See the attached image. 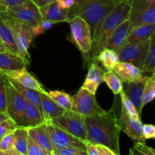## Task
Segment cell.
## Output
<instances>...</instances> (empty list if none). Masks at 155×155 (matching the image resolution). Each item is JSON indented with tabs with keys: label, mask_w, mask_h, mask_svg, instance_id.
<instances>
[{
	"label": "cell",
	"mask_w": 155,
	"mask_h": 155,
	"mask_svg": "<svg viewBox=\"0 0 155 155\" xmlns=\"http://www.w3.org/2000/svg\"><path fill=\"white\" fill-rule=\"evenodd\" d=\"M86 140L108 147L116 155L120 154L119 120L113 109L103 114L86 117Z\"/></svg>",
	"instance_id": "obj_1"
},
{
	"label": "cell",
	"mask_w": 155,
	"mask_h": 155,
	"mask_svg": "<svg viewBox=\"0 0 155 155\" xmlns=\"http://www.w3.org/2000/svg\"><path fill=\"white\" fill-rule=\"evenodd\" d=\"M131 4L132 0L121 2L105 17L98 31L92 37V48L89 52V58L91 61L96 60L97 56L104 48V44L110 33L124 21L129 19Z\"/></svg>",
	"instance_id": "obj_2"
},
{
	"label": "cell",
	"mask_w": 155,
	"mask_h": 155,
	"mask_svg": "<svg viewBox=\"0 0 155 155\" xmlns=\"http://www.w3.org/2000/svg\"><path fill=\"white\" fill-rule=\"evenodd\" d=\"M117 5L114 0H77L70 11L72 18L80 16L89 24L93 37L105 17Z\"/></svg>",
	"instance_id": "obj_3"
},
{
	"label": "cell",
	"mask_w": 155,
	"mask_h": 155,
	"mask_svg": "<svg viewBox=\"0 0 155 155\" xmlns=\"http://www.w3.org/2000/svg\"><path fill=\"white\" fill-rule=\"evenodd\" d=\"M5 7L0 6V15L13 34L17 52L21 57L30 62L28 49L33 39L31 27L9 16L5 12Z\"/></svg>",
	"instance_id": "obj_4"
},
{
	"label": "cell",
	"mask_w": 155,
	"mask_h": 155,
	"mask_svg": "<svg viewBox=\"0 0 155 155\" xmlns=\"http://www.w3.org/2000/svg\"><path fill=\"white\" fill-rule=\"evenodd\" d=\"M6 104L8 116L18 127H27L25 111L27 101L6 77Z\"/></svg>",
	"instance_id": "obj_5"
},
{
	"label": "cell",
	"mask_w": 155,
	"mask_h": 155,
	"mask_svg": "<svg viewBox=\"0 0 155 155\" xmlns=\"http://www.w3.org/2000/svg\"><path fill=\"white\" fill-rule=\"evenodd\" d=\"M71 110L86 117L103 114L106 112L98 104L95 94L83 88H80L78 92L72 96Z\"/></svg>",
	"instance_id": "obj_6"
},
{
	"label": "cell",
	"mask_w": 155,
	"mask_h": 155,
	"mask_svg": "<svg viewBox=\"0 0 155 155\" xmlns=\"http://www.w3.org/2000/svg\"><path fill=\"white\" fill-rule=\"evenodd\" d=\"M73 42L84 54H89L92 48V37L90 27L83 18L74 16L68 21Z\"/></svg>",
	"instance_id": "obj_7"
},
{
	"label": "cell",
	"mask_w": 155,
	"mask_h": 155,
	"mask_svg": "<svg viewBox=\"0 0 155 155\" xmlns=\"http://www.w3.org/2000/svg\"><path fill=\"white\" fill-rule=\"evenodd\" d=\"M54 124L83 141L86 140V117L72 110H65L61 116L52 120Z\"/></svg>",
	"instance_id": "obj_8"
},
{
	"label": "cell",
	"mask_w": 155,
	"mask_h": 155,
	"mask_svg": "<svg viewBox=\"0 0 155 155\" xmlns=\"http://www.w3.org/2000/svg\"><path fill=\"white\" fill-rule=\"evenodd\" d=\"M45 124L54 148L74 147L86 151L85 141L81 140L74 135L71 134L54 124L51 120H45Z\"/></svg>",
	"instance_id": "obj_9"
},
{
	"label": "cell",
	"mask_w": 155,
	"mask_h": 155,
	"mask_svg": "<svg viewBox=\"0 0 155 155\" xmlns=\"http://www.w3.org/2000/svg\"><path fill=\"white\" fill-rule=\"evenodd\" d=\"M149 42L150 39L136 44L124 42L115 50L118 54L120 61L130 62L142 69L148 54Z\"/></svg>",
	"instance_id": "obj_10"
},
{
	"label": "cell",
	"mask_w": 155,
	"mask_h": 155,
	"mask_svg": "<svg viewBox=\"0 0 155 155\" xmlns=\"http://www.w3.org/2000/svg\"><path fill=\"white\" fill-rule=\"evenodd\" d=\"M5 12L14 19L30 27L42 21L39 7L32 0L18 5L5 7Z\"/></svg>",
	"instance_id": "obj_11"
},
{
	"label": "cell",
	"mask_w": 155,
	"mask_h": 155,
	"mask_svg": "<svg viewBox=\"0 0 155 155\" xmlns=\"http://www.w3.org/2000/svg\"><path fill=\"white\" fill-rule=\"evenodd\" d=\"M129 21L130 27L155 24V0H132Z\"/></svg>",
	"instance_id": "obj_12"
},
{
	"label": "cell",
	"mask_w": 155,
	"mask_h": 155,
	"mask_svg": "<svg viewBox=\"0 0 155 155\" xmlns=\"http://www.w3.org/2000/svg\"><path fill=\"white\" fill-rule=\"evenodd\" d=\"M119 125L121 130L124 132L134 142H145L142 134L143 124L141 120L132 118L126 113L124 109L121 107L120 116L118 118Z\"/></svg>",
	"instance_id": "obj_13"
},
{
	"label": "cell",
	"mask_w": 155,
	"mask_h": 155,
	"mask_svg": "<svg viewBox=\"0 0 155 155\" xmlns=\"http://www.w3.org/2000/svg\"><path fill=\"white\" fill-rule=\"evenodd\" d=\"M39 12L42 20L60 23L68 22L72 18L70 9H64L60 7L56 0H53L45 5L39 7Z\"/></svg>",
	"instance_id": "obj_14"
},
{
	"label": "cell",
	"mask_w": 155,
	"mask_h": 155,
	"mask_svg": "<svg viewBox=\"0 0 155 155\" xmlns=\"http://www.w3.org/2000/svg\"><path fill=\"white\" fill-rule=\"evenodd\" d=\"M114 71L123 83L144 82L147 78L146 76L143 74L141 68L130 62L120 61L115 66Z\"/></svg>",
	"instance_id": "obj_15"
},
{
	"label": "cell",
	"mask_w": 155,
	"mask_h": 155,
	"mask_svg": "<svg viewBox=\"0 0 155 155\" xmlns=\"http://www.w3.org/2000/svg\"><path fill=\"white\" fill-rule=\"evenodd\" d=\"M7 78L18 82L19 84L28 89H33L37 92H42L45 90L42 85L29 72L27 68H23L16 71L2 72Z\"/></svg>",
	"instance_id": "obj_16"
},
{
	"label": "cell",
	"mask_w": 155,
	"mask_h": 155,
	"mask_svg": "<svg viewBox=\"0 0 155 155\" xmlns=\"http://www.w3.org/2000/svg\"><path fill=\"white\" fill-rule=\"evenodd\" d=\"M104 73V69L98 64L96 60L92 61L84 83L81 88L86 89L95 95L98 86L104 82L103 80Z\"/></svg>",
	"instance_id": "obj_17"
},
{
	"label": "cell",
	"mask_w": 155,
	"mask_h": 155,
	"mask_svg": "<svg viewBox=\"0 0 155 155\" xmlns=\"http://www.w3.org/2000/svg\"><path fill=\"white\" fill-rule=\"evenodd\" d=\"M130 30V22L129 19H127L110 33L104 44V48L116 50L126 42Z\"/></svg>",
	"instance_id": "obj_18"
},
{
	"label": "cell",
	"mask_w": 155,
	"mask_h": 155,
	"mask_svg": "<svg viewBox=\"0 0 155 155\" xmlns=\"http://www.w3.org/2000/svg\"><path fill=\"white\" fill-rule=\"evenodd\" d=\"M41 107L45 120H48L61 116L65 110L58 105L48 95L47 91L39 92Z\"/></svg>",
	"instance_id": "obj_19"
},
{
	"label": "cell",
	"mask_w": 155,
	"mask_h": 155,
	"mask_svg": "<svg viewBox=\"0 0 155 155\" xmlns=\"http://www.w3.org/2000/svg\"><path fill=\"white\" fill-rule=\"evenodd\" d=\"M30 62L18 54L11 51H0V71H16L25 68Z\"/></svg>",
	"instance_id": "obj_20"
},
{
	"label": "cell",
	"mask_w": 155,
	"mask_h": 155,
	"mask_svg": "<svg viewBox=\"0 0 155 155\" xmlns=\"http://www.w3.org/2000/svg\"><path fill=\"white\" fill-rule=\"evenodd\" d=\"M124 92L130 101L133 103L136 108L137 109L139 115L141 116L143 109V89L145 81L144 82H132V83H124Z\"/></svg>",
	"instance_id": "obj_21"
},
{
	"label": "cell",
	"mask_w": 155,
	"mask_h": 155,
	"mask_svg": "<svg viewBox=\"0 0 155 155\" xmlns=\"http://www.w3.org/2000/svg\"><path fill=\"white\" fill-rule=\"evenodd\" d=\"M28 135L32 139L39 144L43 149L48 151L50 155H52V151L54 150L51 141L50 139L48 130H47L45 124H41L35 127L27 128Z\"/></svg>",
	"instance_id": "obj_22"
},
{
	"label": "cell",
	"mask_w": 155,
	"mask_h": 155,
	"mask_svg": "<svg viewBox=\"0 0 155 155\" xmlns=\"http://www.w3.org/2000/svg\"><path fill=\"white\" fill-rule=\"evenodd\" d=\"M155 32V24H144L131 29L125 42L131 44L139 43L150 39Z\"/></svg>",
	"instance_id": "obj_23"
},
{
	"label": "cell",
	"mask_w": 155,
	"mask_h": 155,
	"mask_svg": "<svg viewBox=\"0 0 155 155\" xmlns=\"http://www.w3.org/2000/svg\"><path fill=\"white\" fill-rule=\"evenodd\" d=\"M14 148L18 155H27L28 143L27 127H18L13 132Z\"/></svg>",
	"instance_id": "obj_24"
},
{
	"label": "cell",
	"mask_w": 155,
	"mask_h": 155,
	"mask_svg": "<svg viewBox=\"0 0 155 155\" xmlns=\"http://www.w3.org/2000/svg\"><path fill=\"white\" fill-rule=\"evenodd\" d=\"M96 61H99L107 71H114L115 66L120 62L116 51L107 48H104L100 51L97 56Z\"/></svg>",
	"instance_id": "obj_25"
},
{
	"label": "cell",
	"mask_w": 155,
	"mask_h": 155,
	"mask_svg": "<svg viewBox=\"0 0 155 155\" xmlns=\"http://www.w3.org/2000/svg\"><path fill=\"white\" fill-rule=\"evenodd\" d=\"M25 120L27 128L35 127L45 123L43 114L34 104L27 102L25 111Z\"/></svg>",
	"instance_id": "obj_26"
},
{
	"label": "cell",
	"mask_w": 155,
	"mask_h": 155,
	"mask_svg": "<svg viewBox=\"0 0 155 155\" xmlns=\"http://www.w3.org/2000/svg\"><path fill=\"white\" fill-rule=\"evenodd\" d=\"M8 80L11 82V83L15 86V89H16L17 90H18V92L26 98L27 102L31 103V104L36 105L42 113V107H41L40 98H39V92H37V91L33 90V89L24 87V86L19 84L18 82L15 81V80H10V79H8Z\"/></svg>",
	"instance_id": "obj_27"
},
{
	"label": "cell",
	"mask_w": 155,
	"mask_h": 155,
	"mask_svg": "<svg viewBox=\"0 0 155 155\" xmlns=\"http://www.w3.org/2000/svg\"><path fill=\"white\" fill-rule=\"evenodd\" d=\"M0 41L9 51L18 54L13 34L0 15Z\"/></svg>",
	"instance_id": "obj_28"
},
{
	"label": "cell",
	"mask_w": 155,
	"mask_h": 155,
	"mask_svg": "<svg viewBox=\"0 0 155 155\" xmlns=\"http://www.w3.org/2000/svg\"><path fill=\"white\" fill-rule=\"evenodd\" d=\"M103 80L114 95H118L123 91L124 85L122 80L114 71H104L103 74Z\"/></svg>",
	"instance_id": "obj_29"
},
{
	"label": "cell",
	"mask_w": 155,
	"mask_h": 155,
	"mask_svg": "<svg viewBox=\"0 0 155 155\" xmlns=\"http://www.w3.org/2000/svg\"><path fill=\"white\" fill-rule=\"evenodd\" d=\"M141 70L143 74L145 73H149L151 74H155V32L150 37L148 54L145 64Z\"/></svg>",
	"instance_id": "obj_30"
},
{
	"label": "cell",
	"mask_w": 155,
	"mask_h": 155,
	"mask_svg": "<svg viewBox=\"0 0 155 155\" xmlns=\"http://www.w3.org/2000/svg\"><path fill=\"white\" fill-rule=\"evenodd\" d=\"M49 96L64 110H71L72 106V97L69 94L62 91H50Z\"/></svg>",
	"instance_id": "obj_31"
},
{
	"label": "cell",
	"mask_w": 155,
	"mask_h": 155,
	"mask_svg": "<svg viewBox=\"0 0 155 155\" xmlns=\"http://www.w3.org/2000/svg\"><path fill=\"white\" fill-rule=\"evenodd\" d=\"M155 98V78L152 76L147 77L143 89V107L151 102Z\"/></svg>",
	"instance_id": "obj_32"
},
{
	"label": "cell",
	"mask_w": 155,
	"mask_h": 155,
	"mask_svg": "<svg viewBox=\"0 0 155 155\" xmlns=\"http://www.w3.org/2000/svg\"><path fill=\"white\" fill-rule=\"evenodd\" d=\"M121 98V102H122V107L124 109L126 113L132 118L136 120H140V115L138 112L137 109L136 108L133 103L130 100V98L127 96L124 90L120 93Z\"/></svg>",
	"instance_id": "obj_33"
},
{
	"label": "cell",
	"mask_w": 155,
	"mask_h": 155,
	"mask_svg": "<svg viewBox=\"0 0 155 155\" xmlns=\"http://www.w3.org/2000/svg\"><path fill=\"white\" fill-rule=\"evenodd\" d=\"M130 154L133 155L145 154L155 155V149L148 146L145 142H136L130 151Z\"/></svg>",
	"instance_id": "obj_34"
},
{
	"label": "cell",
	"mask_w": 155,
	"mask_h": 155,
	"mask_svg": "<svg viewBox=\"0 0 155 155\" xmlns=\"http://www.w3.org/2000/svg\"><path fill=\"white\" fill-rule=\"evenodd\" d=\"M0 111H7L6 104V77L1 72L0 74Z\"/></svg>",
	"instance_id": "obj_35"
},
{
	"label": "cell",
	"mask_w": 155,
	"mask_h": 155,
	"mask_svg": "<svg viewBox=\"0 0 155 155\" xmlns=\"http://www.w3.org/2000/svg\"><path fill=\"white\" fill-rule=\"evenodd\" d=\"M16 123L14 120L9 117L0 124V140L6 135L13 133L15 129L18 127Z\"/></svg>",
	"instance_id": "obj_36"
},
{
	"label": "cell",
	"mask_w": 155,
	"mask_h": 155,
	"mask_svg": "<svg viewBox=\"0 0 155 155\" xmlns=\"http://www.w3.org/2000/svg\"><path fill=\"white\" fill-rule=\"evenodd\" d=\"M27 155H50L48 151L42 148L39 144L36 143L28 135V143H27Z\"/></svg>",
	"instance_id": "obj_37"
},
{
	"label": "cell",
	"mask_w": 155,
	"mask_h": 155,
	"mask_svg": "<svg viewBox=\"0 0 155 155\" xmlns=\"http://www.w3.org/2000/svg\"><path fill=\"white\" fill-rule=\"evenodd\" d=\"M54 22L46 21V20H42V21H40V22L38 23L37 24H36V25H34L33 27H31L33 37L39 36V35L42 34V33H45L47 30H50V29L54 26Z\"/></svg>",
	"instance_id": "obj_38"
},
{
	"label": "cell",
	"mask_w": 155,
	"mask_h": 155,
	"mask_svg": "<svg viewBox=\"0 0 155 155\" xmlns=\"http://www.w3.org/2000/svg\"><path fill=\"white\" fill-rule=\"evenodd\" d=\"M52 155H87V154L85 151L74 147H64L54 148Z\"/></svg>",
	"instance_id": "obj_39"
},
{
	"label": "cell",
	"mask_w": 155,
	"mask_h": 155,
	"mask_svg": "<svg viewBox=\"0 0 155 155\" xmlns=\"http://www.w3.org/2000/svg\"><path fill=\"white\" fill-rule=\"evenodd\" d=\"M142 134L145 140L155 139V126L153 124H143L142 126Z\"/></svg>",
	"instance_id": "obj_40"
},
{
	"label": "cell",
	"mask_w": 155,
	"mask_h": 155,
	"mask_svg": "<svg viewBox=\"0 0 155 155\" xmlns=\"http://www.w3.org/2000/svg\"><path fill=\"white\" fill-rule=\"evenodd\" d=\"M85 145H86V151L87 155H98L95 144L88 142V141H85Z\"/></svg>",
	"instance_id": "obj_41"
},
{
	"label": "cell",
	"mask_w": 155,
	"mask_h": 155,
	"mask_svg": "<svg viewBox=\"0 0 155 155\" xmlns=\"http://www.w3.org/2000/svg\"><path fill=\"white\" fill-rule=\"evenodd\" d=\"M59 6L62 8L71 9L77 3V0H56Z\"/></svg>",
	"instance_id": "obj_42"
},
{
	"label": "cell",
	"mask_w": 155,
	"mask_h": 155,
	"mask_svg": "<svg viewBox=\"0 0 155 155\" xmlns=\"http://www.w3.org/2000/svg\"><path fill=\"white\" fill-rule=\"evenodd\" d=\"M98 155H116L113 151L110 149L108 147L104 145H96Z\"/></svg>",
	"instance_id": "obj_43"
},
{
	"label": "cell",
	"mask_w": 155,
	"mask_h": 155,
	"mask_svg": "<svg viewBox=\"0 0 155 155\" xmlns=\"http://www.w3.org/2000/svg\"><path fill=\"white\" fill-rule=\"evenodd\" d=\"M4 2L5 7H10V6L18 5L24 3L27 0H2Z\"/></svg>",
	"instance_id": "obj_44"
},
{
	"label": "cell",
	"mask_w": 155,
	"mask_h": 155,
	"mask_svg": "<svg viewBox=\"0 0 155 155\" xmlns=\"http://www.w3.org/2000/svg\"><path fill=\"white\" fill-rule=\"evenodd\" d=\"M38 7H42V6L48 4L49 2H52L53 0H32Z\"/></svg>",
	"instance_id": "obj_45"
},
{
	"label": "cell",
	"mask_w": 155,
	"mask_h": 155,
	"mask_svg": "<svg viewBox=\"0 0 155 155\" xmlns=\"http://www.w3.org/2000/svg\"><path fill=\"white\" fill-rule=\"evenodd\" d=\"M10 117L8 116L7 113H5V112H1L0 111V124L2 122H3L4 120H7L8 118H9Z\"/></svg>",
	"instance_id": "obj_46"
},
{
	"label": "cell",
	"mask_w": 155,
	"mask_h": 155,
	"mask_svg": "<svg viewBox=\"0 0 155 155\" xmlns=\"http://www.w3.org/2000/svg\"><path fill=\"white\" fill-rule=\"evenodd\" d=\"M0 51H9L2 42H0Z\"/></svg>",
	"instance_id": "obj_47"
},
{
	"label": "cell",
	"mask_w": 155,
	"mask_h": 155,
	"mask_svg": "<svg viewBox=\"0 0 155 155\" xmlns=\"http://www.w3.org/2000/svg\"><path fill=\"white\" fill-rule=\"evenodd\" d=\"M115 2L117 3V4H118V3L121 2H124V1H126V0H114Z\"/></svg>",
	"instance_id": "obj_48"
},
{
	"label": "cell",
	"mask_w": 155,
	"mask_h": 155,
	"mask_svg": "<svg viewBox=\"0 0 155 155\" xmlns=\"http://www.w3.org/2000/svg\"><path fill=\"white\" fill-rule=\"evenodd\" d=\"M0 6H3V7H5L4 2H3L2 0H0Z\"/></svg>",
	"instance_id": "obj_49"
},
{
	"label": "cell",
	"mask_w": 155,
	"mask_h": 155,
	"mask_svg": "<svg viewBox=\"0 0 155 155\" xmlns=\"http://www.w3.org/2000/svg\"><path fill=\"white\" fill-rule=\"evenodd\" d=\"M151 76H152V77H154V78H155V74H152V75H151Z\"/></svg>",
	"instance_id": "obj_50"
},
{
	"label": "cell",
	"mask_w": 155,
	"mask_h": 155,
	"mask_svg": "<svg viewBox=\"0 0 155 155\" xmlns=\"http://www.w3.org/2000/svg\"><path fill=\"white\" fill-rule=\"evenodd\" d=\"M0 74H1V71H0Z\"/></svg>",
	"instance_id": "obj_51"
},
{
	"label": "cell",
	"mask_w": 155,
	"mask_h": 155,
	"mask_svg": "<svg viewBox=\"0 0 155 155\" xmlns=\"http://www.w3.org/2000/svg\"><path fill=\"white\" fill-rule=\"evenodd\" d=\"M0 42H1V41H0Z\"/></svg>",
	"instance_id": "obj_52"
}]
</instances>
